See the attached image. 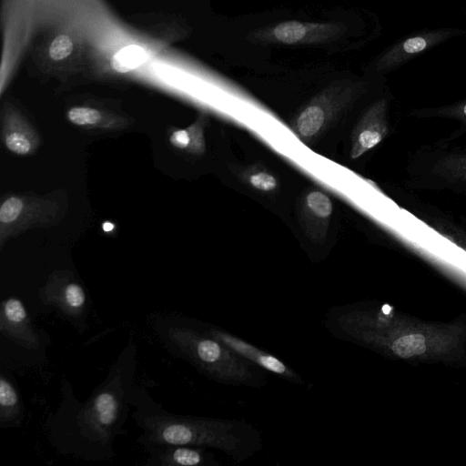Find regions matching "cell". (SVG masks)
<instances>
[{"mask_svg":"<svg viewBox=\"0 0 466 466\" xmlns=\"http://www.w3.org/2000/svg\"><path fill=\"white\" fill-rule=\"evenodd\" d=\"M343 32L344 26L338 23L289 20L258 29L248 38L257 43L304 46L332 41Z\"/></svg>","mask_w":466,"mask_h":466,"instance_id":"5","label":"cell"},{"mask_svg":"<svg viewBox=\"0 0 466 466\" xmlns=\"http://www.w3.org/2000/svg\"><path fill=\"white\" fill-rule=\"evenodd\" d=\"M102 228L104 231L109 232L114 229L115 226L113 223L106 221L103 224Z\"/></svg>","mask_w":466,"mask_h":466,"instance_id":"21","label":"cell"},{"mask_svg":"<svg viewBox=\"0 0 466 466\" xmlns=\"http://www.w3.org/2000/svg\"><path fill=\"white\" fill-rule=\"evenodd\" d=\"M0 332L26 350H37L41 343V336L34 328L23 301L16 297L5 299L1 303Z\"/></svg>","mask_w":466,"mask_h":466,"instance_id":"9","label":"cell"},{"mask_svg":"<svg viewBox=\"0 0 466 466\" xmlns=\"http://www.w3.org/2000/svg\"><path fill=\"white\" fill-rule=\"evenodd\" d=\"M137 352L130 339L85 401L76 397L66 379L61 380L60 402L45 424L57 452L85 461H108L116 455L115 440L126 434L132 407Z\"/></svg>","mask_w":466,"mask_h":466,"instance_id":"1","label":"cell"},{"mask_svg":"<svg viewBox=\"0 0 466 466\" xmlns=\"http://www.w3.org/2000/svg\"><path fill=\"white\" fill-rule=\"evenodd\" d=\"M6 147L16 155H26L31 150L29 139L22 133L12 132L6 135L5 140Z\"/></svg>","mask_w":466,"mask_h":466,"instance_id":"18","label":"cell"},{"mask_svg":"<svg viewBox=\"0 0 466 466\" xmlns=\"http://www.w3.org/2000/svg\"><path fill=\"white\" fill-rule=\"evenodd\" d=\"M170 143L177 148H187L191 143V134L187 129H179L172 133Z\"/></svg>","mask_w":466,"mask_h":466,"instance_id":"20","label":"cell"},{"mask_svg":"<svg viewBox=\"0 0 466 466\" xmlns=\"http://www.w3.org/2000/svg\"><path fill=\"white\" fill-rule=\"evenodd\" d=\"M152 322L167 350L208 379L221 384L251 388H261L267 383L263 370L207 334L194 319L168 315L155 318Z\"/></svg>","mask_w":466,"mask_h":466,"instance_id":"3","label":"cell"},{"mask_svg":"<svg viewBox=\"0 0 466 466\" xmlns=\"http://www.w3.org/2000/svg\"><path fill=\"white\" fill-rule=\"evenodd\" d=\"M132 418L141 429L137 441L204 447L221 451L237 462L244 461L262 448L259 431L238 420L172 413L157 403L147 390L134 386Z\"/></svg>","mask_w":466,"mask_h":466,"instance_id":"2","label":"cell"},{"mask_svg":"<svg viewBox=\"0 0 466 466\" xmlns=\"http://www.w3.org/2000/svg\"><path fill=\"white\" fill-rule=\"evenodd\" d=\"M333 210L330 198L323 192H309L301 205L302 221L307 233L316 239L325 237Z\"/></svg>","mask_w":466,"mask_h":466,"instance_id":"12","label":"cell"},{"mask_svg":"<svg viewBox=\"0 0 466 466\" xmlns=\"http://www.w3.org/2000/svg\"><path fill=\"white\" fill-rule=\"evenodd\" d=\"M41 302L56 309L64 319L83 330L80 321H85L87 313V297L83 287L66 276H54L40 289Z\"/></svg>","mask_w":466,"mask_h":466,"instance_id":"8","label":"cell"},{"mask_svg":"<svg viewBox=\"0 0 466 466\" xmlns=\"http://www.w3.org/2000/svg\"><path fill=\"white\" fill-rule=\"evenodd\" d=\"M73 49L71 39L64 35L56 36L51 43L49 54L54 60H62L66 58Z\"/></svg>","mask_w":466,"mask_h":466,"instance_id":"19","label":"cell"},{"mask_svg":"<svg viewBox=\"0 0 466 466\" xmlns=\"http://www.w3.org/2000/svg\"><path fill=\"white\" fill-rule=\"evenodd\" d=\"M385 102L379 101L356 126L351 141L350 157L358 158L378 145L385 137L387 127L382 120Z\"/></svg>","mask_w":466,"mask_h":466,"instance_id":"11","label":"cell"},{"mask_svg":"<svg viewBox=\"0 0 466 466\" xmlns=\"http://www.w3.org/2000/svg\"><path fill=\"white\" fill-rule=\"evenodd\" d=\"M69 121L77 126H90L98 123L101 114L91 107L77 106L71 108L67 113Z\"/></svg>","mask_w":466,"mask_h":466,"instance_id":"15","label":"cell"},{"mask_svg":"<svg viewBox=\"0 0 466 466\" xmlns=\"http://www.w3.org/2000/svg\"><path fill=\"white\" fill-rule=\"evenodd\" d=\"M194 321L207 334L225 344L241 358L264 371L271 372L292 383H304L302 378L294 370L276 356L254 346L220 327L195 319Z\"/></svg>","mask_w":466,"mask_h":466,"instance_id":"7","label":"cell"},{"mask_svg":"<svg viewBox=\"0 0 466 466\" xmlns=\"http://www.w3.org/2000/svg\"><path fill=\"white\" fill-rule=\"evenodd\" d=\"M247 180L252 187L263 192L273 191L278 187L276 177L269 172L261 169L249 172Z\"/></svg>","mask_w":466,"mask_h":466,"instance_id":"16","label":"cell"},{"mask_svg":"<svg viewBox=\"0 0 466 466\" xmlns=\"http://www.w3.org/2000/svg\"><path fill=\"white\" fill-rule=\"evenodd\" d=\"M24 417V408L16 388L5 373L0 376V427L17 428Z\"/></svg>","mask_w":466,"mask_h":466,"instance_id":"13","label":"cell"},{"mask_svg":"<svg viewBox=\"0 0 466 466\" xmlns=\"http://www.w3.org/2000/svg\"><path fill=\"white\" fill-rule=\"evenodd\" d=\"M360 89L359 83H333L312 98L297 115L292 124L293 131L305 143L311 142L350 104Z\"/></svg>","mask_w":466,"mask_h":466,"instance_id":"4","label":"cell"},{"mask_svg":"<svg viewBox=\"0 0 466 466\" xmlns=\"http://www.w3.org/2000/svg\"><path fill=\"white\" fill-rule=\"evenodd\" d=\"M22 209L21 199L15 197L7 198L0 208V221L5 224L15 221L20 216Z\"/></svg>","mask_w":466,"mask_h":466,"instance_id":"17","label":"cell"},{"mask_svg":"<svg viewBox=\"0 0 466 466\" xmlns=\"http://www.w3.org/2000/svg\"><path fill=\"white\" fill-rule=\"evenodd\" d=\"M463 113H464V115L466 116V103H465V105L463 106Z\"/></svg>","mask_w":466,"mask_h":466,"instance_id":"22","label":"cell"},{"mask_svg":"<svg viewBox=\"0 0 466 466\" xmlns=\"http://www.w3.org/2000/svg\"><path fill=\"white\" fill-rule=\"evenodd\" d=\"M147 58L145 50L137 45H130L115 53L111 58V66L119 73L137 68Z\"/></svg>","mask_w":466,"mask_h":466,"instance_id":"14","label":"cell"},{"mask_svg":"<svg viewBox=\"0 0 466 466\" xmlns=\"http://www.w3.org/2000/svg\"><path fill=\"white\" fill-rule=\"evenodd\" d=\"M466 34L462 28L425 29L400 39L381 53L372 63V70L386 73L401 66L420 54Z\"/></svg>","mask_w":466,"mask_h":466,"instance_id":"6","label":"cell"},{"mask_svg":"<svg viewBox=\"0 0 466 466\" xmlns=\"http://www.w3.org/2000/svg\"><path fill=\"white\" fill-rule=\"evenodd\" d=\"M148 454L147 466H218L208 448L187 445L143 442Z\"/></svg>","mask_w":466,"mask_h":466,"instance_id":"10","label":"cell"}]
</instances>
